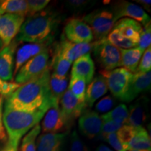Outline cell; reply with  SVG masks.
Masks as SVG:
<instances>
[{
	"mask_svg": "<svg viewBox=\"0 0 151 151\" xmlns=\"http://www.w3.org/2000/svg\"><path fill=\"white\" fill-rule=\"evenodd\" d=\"M115 104V100L111 96H106L104 97L96 105V110L99 112L104 113L108 112L113 108V106Z\"/></svg>",
	"mask_w": 151,
	"mask_h": 151,
	"instance_id": "obj_39",
	"label": "cell"
},
{
	"mask_svg": "<svg viewBox=\"0 0 151 151\" xmlns=\"http://www.w3.org/2000/svg\"><path fill=\"white\" fill-rule=\"evenodd\" d=\"M60 112L67 129H70L74 120L86 110L85 101L76 99L69 90H67L60 99Z\"/></svg>",
	"mask_w": 151,
	"mask_h": 151,
	"instance_id": "obj_8",
	"label": "cell"
},
{
	"mask_svg": "<svg viewBox=\"0 0 151 151\" xmlns=\"http://www.w3.org/2000/svg\"><path fill=\"white\" fill-rule=\"evenodd\" d=\"M16 14L25 16L28 14L27 1L24 0L0 1V15Z\"/></svg>",
	"mask_w": 151,
	"mask_h": 151,
	"instance_id": "obj_25",
	"label": "cell"
},
{
	"mask_svg": "<svg viewBox=\"0 0 151 151\" xmlns=\"http://www.w3.org/2000/svg\"><path fill=\"white\" fill-rule=\"evenodd\" d=\"M69 151H88V147L83 141L81 140L76 130L71 133Z\"/></svg>",
	"mask_w": 151,
	"mask_h": 151,
	"instance_id": "obj_36",
	"label": "cell"
},
{
	"mask_svg": "<svg viewBox=\"0 0 151 151\" xmlns=\"http://www.w3.org/2000/svg\"><path fill=\"white\" fill-rule=\"evenodd\" d=\"M27 1L28 14L29 16L40 12L46 7L50 1L48 0H28Z\"/></svg>",
	"mask_w": 151,
	"mask_h": 151,
	"instance_id": "obj_35",
	"label": "cell"
},
{
	"mask_svg": "<svg viewBox=\"0 0 151 151\" xmlns=\"http://www.w3.org/2000/svg\"><path fill=\"white\" fill-rule=\"evenodd\" d=\"M82 20L90 27L96 41L106 38L118 20L112 11L105 9H96Z\"/></svg>",
	"mask_w": 151,
	"mask_h": 151,
	"instance_id": "obj_4",
	"label": "cell"
},
{
	"mask_svg": "<svg viewBox=\"0 0 151 151\" xmlns=\"http://www.w3.org/2000/svg\"><path fill=\"white\" fill-rule=\"evenodd\" d=\"M3 100L4 97L0 95V141L6 142L7 140V135L3 124Z\"/></svg>",
	"mask_w": 151,
	"mask_h": 151,
	"instance_id": "obj_41",
	"label": "cell"
},
{
	"mask_svg": "<svg viewBox=\"0 0 151 151\" xmlns=\"http://www.w3.org/2000/svg\"><path fill=\"white\" fill-rule=\"evenodd\" d=\"M17 41H12L0 51V78L7 81H11L14 76V52Z\"/></svg>",
	"mask_w": 151,
	"mask_h": 151,
	"instance_id": "obj_17",
	"label": "cell"
},
{
	"mask_svg": "<svg viewBox=\"0 0 151 151\" xmlns=\"http://www.w3.org/2000/svg\"><path fill=\"white\" fill-rule=\"evenodd\" d=\"M19 143L20 142L8 140L0 151H18Z\"/></svg>",
	"mask_w": 151,
	"mask_h": 151,
	"instance_id": "obj_42",
	"label": "cell"
},
{
	"mask_svg": "<svg viewBox=\"0 0 151 151\" xmlns=\"http://www.w3.org/2000/svg\"><path fill=\"white\" fill-rule=\"evenodd\" d=\"M139 99L129 106V118L125 124L132 127H142V124L146 120V97Z\"/></svg>",
	"mask_w": 151,
	"mask_h": 151,
	"instance_id": "obj_22",
	"label": "cell"
},
{
	"mask_svg": "<svg viewBox=\"0 0 151 151\" xmlns=\"http://www.w3.org/2000/svg\"><path fill=\"white\" fill-rule=\"evenodd\" d=\"M95 71L94 64L90 53L81 57L73 62L71 77L83 78L86 83L92 81Z\"/></svg>",
	"mask_w": 151,
	"mask_h": 151,
	"instance_id": "obj_18",
	"label": "cell"
},
{
	"mask_svg": "<svg viewBox=\"0 0 151 151\" xmlns=\"http://www.w3.org/2000/svg\"><path fill=\"white\" fill-rule=\"evenodd\" d=\"M104 120H111L117 123L125 124L129 118V110L124 104H120L112 111L101 116Z\"/></svg>",
	"mask_w": 151,
	"mask_h": 151,
	"instance_id": "obj_27",
	"label": "cell"
},
{
	"mask_svg": "<svg viewBox=\"0 0 151 151\" xmlns=\"http://www.w3.org/2000/svg\"><path fill=\"white\" fill-rule=\"evenodd\" d=\"M92 43H76L71 42L62 36L61 40L57 45L54 53L58 54L71 63L85 55L90 53Z\"/></svg>",
	"mask_w": 151,
	"mask_h": 151,
	"instance_id": "obj_11",
	"label": "cell"
},
{
	"mask_svg": "<svg viewBox=\"0 0 151 151\" xmlns=\"http://www.w3.org/2000/svg\"><path fill=\"white\" fill-rule=\"evenodd\" d=\"M64 32L68 41L76 43H90L93 34L89 26L82 19L72 18L68 20Z\"/></svg>",
	"mask_w": 151,
	"mask_h": 151,
	"instance_id": "obj_9",
	"label": "cell"
},
{
	"mask_svg": "<svg viewBox=\"0 0 151 151\" xmlns=\"http://www.w3.org/2000/svg\"><path fill=\"white\" fill-rule=\"evenodd\" d=\"M59 22L58 14L50 10L29 16L22 24L16 36V41L42 43L52 40Z\"/></svg>",
	"mask_w": 151,
	"mask_h": 151,
	"instance_id": "obj_2",
	"label": "cell"
},
{
	"mask_svg": "<svg viewBox=\"0 0 151 151\" xmlns=\"http://www.w3.org/2000/svg\"><path fill=\"white\" fill-rule=\"evenodd\" d=\"M52 41V40H49L42 43H30L20 47L16 53L14 74H16L20 67L28 60L49 49Z\"/></svg>",
	"mask_w": 151,
	"mask_h": 151,
	"instance_id": "obj_15",
	"label": "cell"
},
{
	"mask_svg": "<svg viewBox=\"0 0 151 151\" xmlns=\"http://www.w3.org/2000/svg\"><path fill=\"white\" fill-rule=\"evenodd\" d=\"M71 64L72 63L71 62L68 61L59 55L54 53L52 61L50 62V66L53 70L52 74L59 77L67 76Z\"/></svg>",
	"mask_w": 151,
	"mask_h": 151,
	"instance_id": "obj_29",
	"label": "cell"
},
{
	"mask_svg": "<svg viewBox=\"0 0 151 151\" xmlns=\"http://www.w3.org/2000/svg\"><path fill=\"white\" fill-rule=\"evenodd\" d=\"M50 77V69H48L40 76L20 85L6 97L5 107L20 111L46 112L55 102L49 88Z\"/></svg>",
	"mask_w": 151,
	"mask_h": 151,
	"instance_id": "obj_1",
	"label": "cell"
},
{
	"mask_svg": "<svg viewBox=\"0 0 151 151\" xmlns=\"http://www.w3.org/2000/svg\"><path fill=\"white\" fill-rule=\"evenodd\" d=\"M41 122L43 133L58 134L67 129L65 122L62 118L59 104L55 101L45 113Z\"/></svg>",
	"mask_w": 151,
	"mask_h": 151,
	"instance_id": "obj_14",
	"label": "cell"
},
{
	"mask_svg": "<svg viewBox=\"0 0 151 151\" xmlns=\"http://www.w3.org/2000/svg\"><path fill=\"white\" fill-rule=\"evenodd\" d=\"M116 132L111 133L103 137L116 151H127V149L122 144L118 139Z\"/></svg>",
	"mask_w": 151,
	"mask_h": 151,
	"instance_id": "obj_40",
	"label": "cell"
},
{
	"mask_svg": "<svg viewBox=\"0 0 151 151\" xmlns=\"http://www.w3.org/2000/svg\"><path fill=\"white\" fill-rule=\"evenodd\" d=\"M50 50L41 52L24 63L16 74L15 83L22 85L42 75L50 69Z\"/></svg>",
	"mask_w": 151,
	"mask_h": 151,
	"instance_id": "obj_5",
	"label": "cell"
},
{
	"mask_svg": "<svg viewBox=\"0 0 151 151\" xmlns=\"http://www.w3.org/2000/svg\"><path fill=\"white\" fill-rule=\"evenodd\" d=\"M129 151H138V150H129Z\"/></svg>",
	"mask_w": 151,
	"mask_h": 151,
	"instance_id": "obj_46",
	"label": "cell"
},
{
	"mask_svg": "<svg viewBox=\"0 0 151 151\" xmlns=\"http://www.w3.org/2000/svg\"><path fill=\"white\" fill-rule=\"evenodd\" d=\"M108 91L106 81L101 74L98 75L92 79L89 86L86 89L85 102L86 106L92 107L93 104L100 97L106 93Z\"/></svg>",
	"mask_w": 151,
	"mask_h": 151,
	"instance_id": "obj_21",
	"label": "cell"
},
{
	"mask_svg": "<svg viewBox=\"0 0 151 151\" xmlns=\"http://www.w3.org/2000/svg\"><path fill=\"white\" fill-rule=\"evenodd\" d=\"M20 85L14 82H7L0 78V95L3 97H8Z\"/></svg>",
	"mask_w": 151,
	"mask_h": 151,
	"instance_id": "obj_38",
	"label": "cell"
},
{
	"mask_svg": "<svg viewBox=\"0 0 151 151\" xmlns=\"http://www.w3.org/2000/svg\"><path fill=\"white\" fill-rule=\"evenodd\" d=\"M4 47H5L4 43L3 41L1 40V38H0V51H1V50H2V49H3L4 48Z\"/></svg>",
	"mask_w": 151,
	"mask_h": 151,
	"instance_id": "obj_45",
	"label": "cell"
},
{
	"mask_svg": "<svg viewBox=\"0 0 151 151\" xmlns=\"http://www.w3.org/2000/svg\"><path fill=\"white\" fill-rule=\"evenodd\" d=\"M24 21V17L16 14L0 15V38L5 47L18 35Z\"/></svg>",
	"mask_w": 151,
	"mask_h": 151,
	"instance_id": "obj_12",
	"label": "cell"
},
{
	"mask_svg": "<svg viewBox=\"0 0 151 151\" xmlns=\"http://www.w3.org/2000/svg\"><path fill=\"white\" fill-rule=\"evenodd\" d=\"M68 78L65 77H59L58 76L50 75L49 81V88L51 94L52 99L56 102L59 103L60 99L67 90Z\"/></svg>",
	"mask_w": 151,
	"mask_h": 151,
	"instance_id": "obj_26",
	"label": "cell"
},
{
	"mask_svg": "<svg viewBox=\"0 0 151 151\" xmlns=\"http://www.w3.org/2000/svg\"><path fill=\"white\" fill-rule=\"evenodd\" d=\"M41 132V126L36 125L22 139L19 151H37V139Z\"/></svg>",
	"mask_w": 151,
	"mask_h": 151,
	"instance_id": "obj_28",
	"label": "cell"
},
{
	"mask_svg": "<svg viewBox=\"0 0 151 151\" xmlns=\"http://www.w3.org/2000/svg\"><path fill=\"white\" fill-rule=\"evenodd\" d=\"M151 43V26L150 22L144 25L141 29L139 40L137 44V48L141 49L143 51L150 47Z\"/></svg>",
	"mask_w": 151,
	"mask_h": 151,
	"instance_id": "obj_32",
	"label": "cell"
},
{
	"mask_svg": "<svg viewBox=\"0 0 151 151\" xmlns=\"http://www.w3.org/2000/svg\"><path fill=\"white\" fill-rule=\"evenodd\" d=\"M106 39L113 46L118 48H120V49H129L137 47L134 43L122 37L120 34L114 29L110 32L106 37Z\"/></svg>",
	"mask_w": 151,
	"mask_h": 151,
	"instance_id": "obj_31",
	"label": "cell"
},
{
	"mask_svg": "<svg viewBox=\"0 0 151 151\" xmlns=\"http://www.w3.org/2000/svg\"><path fill=\"white\" fill-rule=\"evenodd\" d=\"M102 120L94 111L86 110L78 120V127L81 133L92 139L101 134Z\"/></svg>",
	"mask_w": 151,
	"mask_h": 151,
	"instance_id": "obj_13",
	"label": "cell"
},
{
	"mask_svg": "<svg viewBox=\"0 0 151 151\" xmlns=\"http://www.w3.org/2000/svg\"><path fill=\"white\" fill-rule=\"evenodd\" d=\"M92 51L96 61L104 71H111L120 67V52L106 38L92 43Z\"/></svg>",
	"mask_w": 151,
	"mask_h": 151,
	"instance_id": "obj_6",
	"label": "cell"
},
{
	"mask_svg": "<svg viewBox=\"0 0 151 151\" xmlns=\"http://www.w3.org/2000/svg\"><path fill=\"white\" fill-rule=\"evenodd\" d=\"M137 3L140 4L141 5L143 6L142 9H146L147 11H150V5H151V1L150 0H137Z\"/></svg>",
	"mask_w": 151,
	"mask_h": 151,
	"instance_id": "obj_43",
	"label": "cell"
},
{
	"mask_svg": "<svg viewBox=\"0 0 151 151\" xmlns=\"http://www.w3.org/2000/svg\"><path fill=\"white\" fill-rule=\"evenodd\" d=\"M96 151H113L109 147H107L105 145H100V146L97 148Z\"/></svg>",
	"mask_w": 151,
	"mask_h": 151,
	"instance_id": "obj_44",
	"label": "cell"
},
{
	"mask_svg": "<svg viewBox=\"0 0 151 151\" xmlns=\"http://www.w3.org/2000/svg\"><path fill=\"white\" fill-rule=\"evenodd\" d=\"M93 4V1L88 0H70L65 1L66 7L73 12H80Z\"/></svg>",
	"mask_w": 151,
	"mask_h": 151,
	"instance_id": "obj_33",
	"label": "cell"
},
{
	"mask_svg": "<svg viewBox=\"0 0 151 151\" xmlns=\"http://www.w3.org/2000/svg\"><path fill=\"white\" fill-rule=\"evenodd\" d=\"M113 29L117 30L122 37L134 43L137 46L142 29L139 22L131 18H122L115 23Z\"/></svg>",
	"mask_w": 151,
	"mask_h": 151,
	"instance_id": "obj_19",
	"label": "cell"
},
{
	"mask_svg": "<svg viewBox=\"0 0 151 151\" xmlns=\"http://www.w3.org/2000/svg\"><path fill=\"white\" fill-rule=\"evenodd\" d=\"M151 84V73L137 72L133 74L127 92L124 96L123 101L131 102L139 94L145 92L150 91Z\"/></svg>",
	"mask_w": 151,
	"mask_h": 151,
	"instance_id": "obj_16",
	"label": "cell"
},
{
	"mask_svg": "<svg viewBox=\"0 0 151 151\" xmlns=\"http://www.w3.org/2000/svg\"><path fill=\"white\" fill-rule=\"evenodd\" d=\"M46 113L43 111H25L5 107L3 124L9 140L20 142L24 134L39 124Z\"/></svg>",
	"mask_w": 151,
	"mask_h": 151,
	"instance_id": "obj_3",
	"label": "cell"
},
{
	"mask_svg": "<svg viewBox=\"0 0 151 151\" xmlns=\"http://www.w3.org/2000/svg\"><path fill=\"white\" fill-rule=\"evenodd\" d=\"M128 150L151 151L150 138L143 127H134V132L127 145Z\"/></svg>",
	"mask_w": 151,
	"mask_h": 151,
	"instance_id": "obj_24",
	"label": "cell"
},
{
	"mask_svg": "<svg viewBox=\"0 0 151 151\" xmlns=\"http://www.w3.org/2000/svg\"><path fill=\"white\" fill-rule=\"evenodd\" d=\"M100 73L105 78L108 89L113 97L123 101L134 73L123 67L111 71L102 70Z\"/></svg>",
	"mask_w": 151,
	"mask_h": 151,
	"instance_id": "obj_7",
	"label": "cell"
},
{
	"mask_svg": "<svg viewBox=\"0 0 151 151\" xmlns=\"http://www.w3.org/2000/svg\"><path fill=\"white\" fill-rule=\"evenodd\" d=\"M86 82L83 78L79 77H71L68 90L73 94V96L82 101H85L86 92Z\"/></svg>",
	"mask_w": 151,
	"mask_h": 151,
	"instance_id": "obj_30",
	"label": "cell"
},
{
	"mask_svg": "<svg viewBox=\"0 0 151 151\" xmlns=\"http://www.w3.org/2000/svg\"><path fill=\"white\" fill-rule=\"evenodd\" d=\"M119 50L120 52V66L132 73H135L144 51L137 47Z\"/></svg>",
	"mask_w": 151,
	"mask_h": 151,
	"instance_id": "obj_23",
	"label": "cell"
},
{
	"mask_svg": "<svg viewBox=\"0 0 151 151\" xmlns=\"http://www.w3.org/2000/svg\"><path fill=\"white\" fill-rule=\"evenodd\" d=\"M65 133H43L37 137V151H62Z\"/></svg>",
	"mask_w": 151,
	"mask_h": 151,
	"instance_id": "obj_20",
	"label": "cell"
},
{
	"mask_svg": "<svg viewBox=\"0 0 151 151\" xmlns=\"http://www.w3.org/2000/svg\"><path fill=\"white\" fill-rule=\"evenodd\" d=\"M111 11L117 20L122 17L133 19L139 23L146 25L150 22V18L140 6L126 1H120L113 4Z\"/></svg>",
	"mask_w": 151,
	"mask_h": 151,
	"instance_id": "obj_10",
	"label": "cell"
},
{
	"mask_svg": "<svg viewBox=\"0 0 151 151\" xmlns=\"http://www.w3.org/2000/svg\"><path fill=\"white\" fill-rule=\"evenodd\" d=\"M142 58H141L138 65L137 72L147 73L151 69V48L149 47L143 52ZM136 72V73H137Z\"/></svg>",
	"mask_w": 151,
	"mask_h": 151,
	"instance_id": "obj_34",
	"label": "cell"
},
{
	"mask_svg": "<svg viewBox=\"0 0 151 151\" xmlns=\"http://www.w3.org/2000/svg\"><path fill=\"white\" fill-rule=\"evenodd\" d=\"M101 120H102V126H101V134L102 137H104L105 136L111 133L118 132L123 125V124L117 123L116 122L111 121V120H104V119H101Z\"/></svg>",
	"mask_w": 151,
	"mask_h": 151,
	"instance_id": "obj_37",
	"label": "cell"
}]
</instances>
